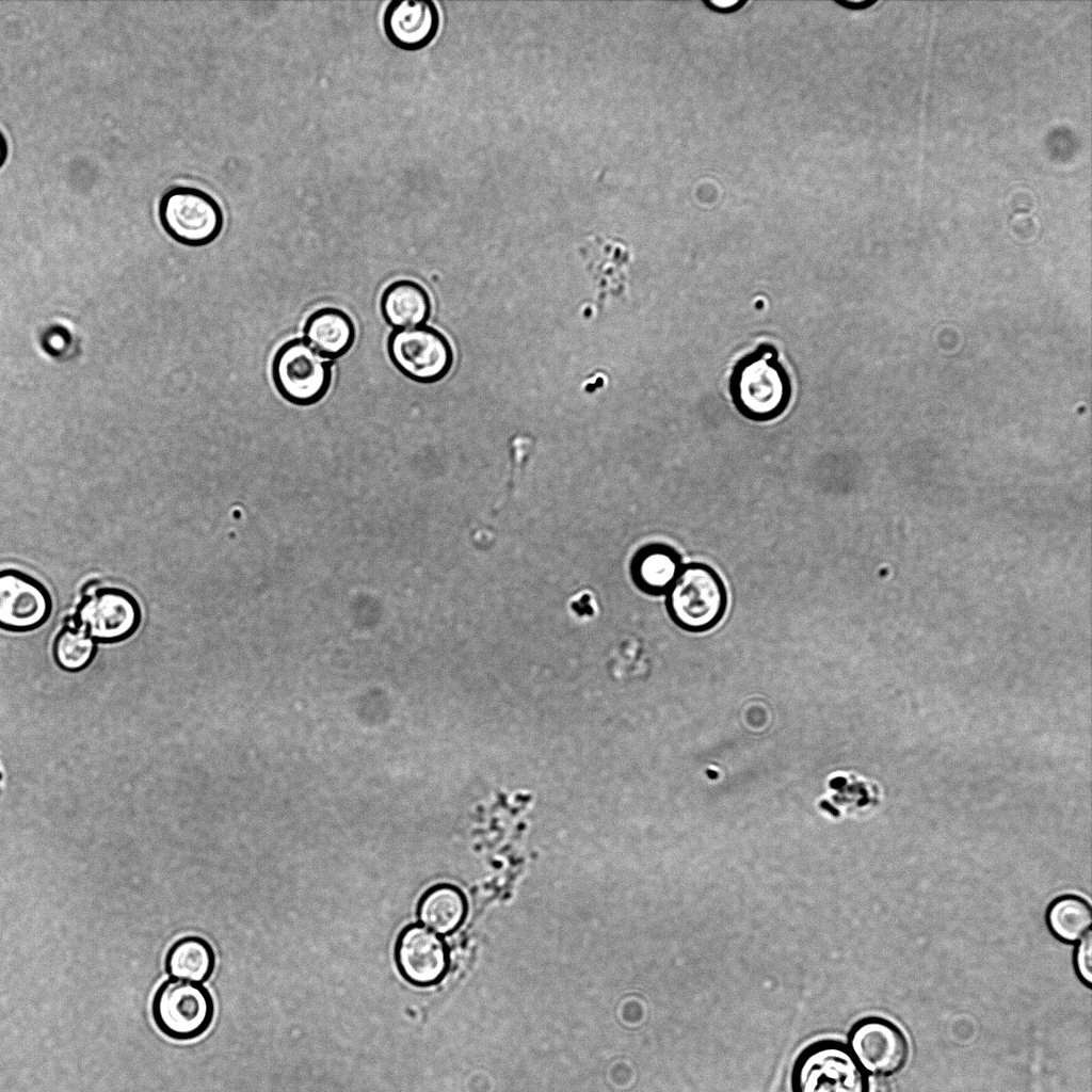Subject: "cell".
<instances>
[{
	"mask_svg": "<svg viewBox=\"0 0 1092 1092\" xmlns=\"http://www.w3.org/2000/svg\"><path fill=\"white\" fill-rule=\"evenodd\" d=\"M728 389L738 412L754 421L778 417L791 399L790 379L769 343L759 344L734 365Z\"/></svg>",
	"mask_w": 1092,
	"mask_h": 1092,
	"instance_id": "6da1fadb",
	"label": "cell"
},
{
	"mask_svg": "<svg viewBox=\"0 0 1092 1092\" xmlns=\"http://www.w3.org/2000/svg\"><path fill=\"white\" fill-rule=\"evenodd\" d=\"M665 594L671 620L688 632H705L713 628L727 607V593L721 577L705 563L682 565Z\"/></svg>",
	"mask_w": 1092,
	"mask_h": 1092,
	"instance_id": "7a4b0ae2",
	"label": "cell"
},
{
	"mask_svg": "<svg viewBox=\"0 0 1092 1092\" xmlns=\"http://www.w3.org/2000/svg\"><path fill=\"white\" fill-rule=\"evenodd\" d=\"M869 1078L849 1047L822 1039L805 1046L790 1074L791 1092H868Z\"/></svg>",
	"mask_w": 1092,
	"mask_h": 1092,
	"instance_id": "3957f363",
	"label": "cell"
},
{
	"mask_svg": "<svg viewBox=\"0 0 1092 1092\" xmlns=\"http://www.w3.org/2000/svg\"><path fill=\"white\" fill-rule=\"evenodd\" d=\"M271 378L284 400L296 406H310L328 392L333 363L318 354L303 338H293L285 341L274 353Z\"/></svg>",
	"mask_w": 1092,
	"mask_h": 1092,
	"instance_id": "277c9868",
	"label": "cell"
},
{
	"mask_svg": "<svg viewBox=\"0 0 1092 1092\" xmlns=\"http://www.w3.org/2000/svg\"><path fill=\"white\" fill-rule=\"evenodd\" d=\"M158 215L165 232L187 246L211 243L224 224L219 203L207 192L188 186L166 190L160 198Z\"/></svg>",
	"mask_w": 1092,
	"mask_h": 1092,
	"instance_id": "5b68a950",
	"label": "cell"
},
{
	"mask_svg": "<svg viewBox=\"0 0 1092 1092\" xmlns=\"http://www.w3.org/2000/svg\"><path fill=\"white\" fill-rule=\"evenodd\" d=\"M151 1013L163 1034L177 1041H188L200 1037L210 1027L214 1002L200 983L170 979L157 989Z\"/></svg>",
	"mask_w": 1092,
	"mask_h": 1092,
	"instance_id": "8992f818",
	"label": "cell"
},
{
	"mask_svg": "<svg viewBox=\"0 0 1092 1092\" xmlns=\"http://www.w3.org/2000/svg\"><path fill=\"white\" fill-rule=\"evenodd\" d=\"M387 354L394 367L408 380L433 384L444 379L452 366V350L437 330L422 325L394 330L387 338Z\"/></svg>",
	"mask_w": 1092,
	"mask_h": 1092,
	"instance_id": "52a82bcc",
	"label": "cell"
},
{
	"mask_svg": "<svg viewBox=\"0 0 1092 1092\" xmlns=\"http://www.w3.org/2000/svg\"><path fill=\"white\" fill-rule=\"evenodd\" d=\"M142 621L136 598L116 587H103L89 593L76 612L80 626L97 643H117L130 638Z\"/></svg>",
	"mask_w": 1092,
	"mask_h": 1092,
	"instance_id": "ba28073f",
	"label": "cell"
},
{
	"mask_svg": "<svg viewBox=\"0 0 1092 1092\" xmlns=\"http://www.w3.org/2000/svg\"><path fill=\"white\" fill-rule=\"evenodd\" d=\"M848 1047L866 1073L887 1077L906 1064L910 1045L904 1032L882 1016H867L853 1024Z\"/></svg>",
	"mask_w": 1092,
	"mask_h": 1092,
	"instance_id": "9c48e42d",
	"label": "cell"
},
{
	"mask_svg": "<svg viewBox=\"0 0 1092 1092\" xmlns=\"http://www.w3.org/2000/svg\"><path fill=\"white\" fill-rule=\"evenodd\" d=\"M52 612V597L36 578L17 568L0 569V629L29 632L43 626Z\"/></svg>",
	"mask_w": 1092,
	"mask_h": 1092,
	"instance_id": "30bf717a",
	"label": "cell"
},
{
	"mask_svg": "<svg viewBox=\"0 0 1092 1092\" xmlns=\"http://www.w3.org/2000/svg\"><path fill=\"white\" fill-rule=\"evenodd\" d=\"M394 954L398 971L415 986L438 983L448 968L444 941L422 925L410 924L399 932Z\"/></svg>",
	"mask_w": 1092,
	"mask_h": 1092,
	"instance_id": "8fae6325",
	"label": "cell"
},
{
	"mask_svg": "<svg viewBox=\"0 0 1092 1092\" xmlns=\"http://www.w3.org/2000/svg\"><path fill=\"white\" fill-rule=\"evenodd\" d=\"M439 13L431 0H391L383 14V30L389 43L404 51H418L435 38Z\"/></svg>",
	"mask_w": 1092,
	"mask_h": 1092,
	"instance_id": "7c38bea8",
	"label": "cell"
},
{
	"mask_svg": "<svg viewBox=\"0 0 1092 1092\" xmlns=\"http://www.w3.org/2000/svg\"><path fill=\"white\" fill-rule=\"evenodd\" d=\"M303 334V339L318 354L332 362L351 350L356 338V327L344 310L326 306L307 317Z\"/></svg>",
	"mask_w": 1092,
	"mask_h": 1092,
	"instance_id": "4fadbf2b",
	"label": "cell"
},
{
	"mask_svg": "<svg viewBox=\"0 0 1092 1092\" xmlns=\"http://www.w3.org/2000/svg\"><path fill=\"white\" fill-rule=\"evenodd\" d=\"M431 300L417 282L398 279L383 290L380 310L387 325L394 330L422 326L431 315Z\"/></svg>",
	"mask_w": 1092,
	"mask_h": 1092,
	"instance_id": "5bb4252c",
	"label": "cell"
},
{
	"mask_svg": "<svg viewBox=\"0 0 1092 1092\" xmlns=\"http://www.w3.org/2000/svg\"><path fill=\"white\" fill-rule=\"evenodd\" d=\"M681 566L680 555L673 547L651 544L635 557L632 576L642 591L651 595H662L670 589Z\"/></svg>",
	"mask_w": 1092,
	"mask_h": 1092,
	"instance_id": "9a60e30c",
	"label": "cell"
},
{
	"mask_svg": "<svg viewBox=\"0 0 1092 1092\" xmlns=\"http://www.w3.org/2000/svg\"><path fill=\"white\" fill-rule=\"evenodd\" d=\"M466 909V899L457 887L437 884L421 896L416 914L422 926L438 934H448L462 924Z\"/></svg>",
	"mask_w": 1092,
	"mask_h": 1092,
	"instance_id": "2e32d148",
	"label": "cell"
},
{
	"mask_svg": "<svg viewBox=\"0 0 1092 1092\" xmlns=\"http://www.w3.org/2000/svg\"><path fill=\"white\" fill-rule=\"evenodd\" d=\"M215 967L212 946L203 937L189 935L177 940L165 956V968L172 978L194 983L206 982Z\"/></svg>",
	"mask_w": 1092,
	"mask_h": 1092,
	"instance_id": "e0dca14e",
	"label": "cell"
},
{
	"mask_svg": "<svg viewBox=\"0 0 1092 1092\" xmlns=\"http://www.w3.org/2000/svg\"><path fill=\"white\" fill-rule=\"evenodd\" d=\"M1045 920L1055 938L1075 944L1091 932V906L1081 896L1064 894L1050 901Z\"/></svg>",
	"mask_w": 1092,
	"mask_h": 1092,
	"instance_id": "ac0fdd59",
	"label": "cell"
},
{
	"mask_svg": "<svg viewBox=\"0 0 1092 1092\" xmlns=\"http://www.w3.org/2000/svg\"><path fill=\"white\" fill-rule=\"evenodd\" d=\"M96 651V642L78 625L63 627L55 636L52 646L58 665L71 672L87 667Z\"/></svg>",
	"mask_w": 1092,
	"mask_h": 1092,
	"instance_id": "d6986e66",
	"label": "cell"
},
{
	"mask_svg": "<svg viewBox=\"0 0 1092 1092\" xmlns=\"http://www.w3.org/2000/svg\"><path fill=\"white\" fill-rule=\"evenodd\" d=\"M1074 970L1082 984L1092 983V936L1091 932L1076 943L1073 953Z\"/></svg>",
	"mask_w": 1092,
	"mask_h": 1092,
	"instance_id": "ffe728a7",
	"label": "cell"
},
{
	"mask_svg": "<svg viewBox=\"0 0 1092 1092\" xmlns=\"http://www.w3.org/2000/svg\"><path fill=\"white\" fill-rule=\"evenodd\" d=\"M710 10L719 13H732L742 7L746 1L741 0H703Z\"/></svg>",
	"mask_w": 1092,
	"mask_h": 1092,
	"instance_id": "44dd1931",
	"label": "cell"
},
{
	"mask_svg": "<svg viewBox=\"0 0 1092 1092\" xmlns=\"http://www.w3.org/2000/svg\"><path fill=\"white\" fill-rule=\"evenodd\" d=\"M868 1092H893V1089L885 1077L873 1076L869 1079Z\"/></svg>",
	"mask_w": 1092,
	"mask_h": 1092,
	"instance_id": "7402d4cb",
	"label": "cell"
},
{
	"mask_svg": "<svg viewBox=\"0 0 1092 1092\" xmlns=\"http://www.w3.org/2000/svg\"><path fill=\"white\" fill-rule=\"evenodd\" d=\"M6 158H7V143H6V140H5L4 135H3V133L0 131V167L4 164Z\"/></svg>",
	"mask_w": 1092,
	"mask_h": 1092,
	"instance_id": "603a6c76",
	"label": "cell"
},
{
	"mask_svg": "<svg viewBox=\"0 0 1092 1092\" xmlns=\"http://www.w3.org/2000/svg\"><path fill=\"white\" fill-rule=\"evenodd\" d=\"M838 3L841 4V5H845V6L849 7V9H854V10L856 9V5H860V4L861 5H863V4L869 5L870 4V2L868 0H844L842 2H838Z\"/></svg>",
	"mask_w": 1092,
	"mask_h": 1092,
	"instance_id": "cb8c5ba5",
	"label": "cell"
}]
</instances>
